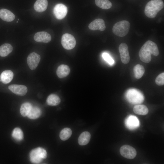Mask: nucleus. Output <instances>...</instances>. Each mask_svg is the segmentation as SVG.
<instances>
[{
	"instance_id": "f257e3e1",
	"label": "nucleus",
	"mask_w": 164,
	"mask_h": 164,
	"mask_svg": "<svg viewBox=\"0 0 164 164\" xmlns=\"http://www.w3.org/2000/svg\"><path fill=\"white\" fill-rule=\"evenodd\" d=\"M159 53L157 45L152 41L148 40L141 47L139 52V56L142 61L149 63L151 60V54L157 56Z\"/></svg>"
},
{
	"instance_id": "f03ea898",
	"label": "nucleus",
	"mask_w": 164,
	"mask_h": 164,
	"mask_svg": "<svg viewBox=\"0 0 164 164\" xmlns=\"http://www.w3.org/2000/svg\"><path fill=\"white\" fill-rule=\"evenodd\" d=\"M162 0H151L146 4L144 13L146 16L150 18H154L157 13L164 7Z\"/></svg>"
},
{
	"instance_id": "7ed1b4c3",
	"label": "nucleus",
	"mask_w": 164,
	"mask_h": 164,
	"mask_svg": "<svg viewBox=\"0 0 164 164\" xmlns=\"http://www.w3.org/2000/svg\"><path fill=\"white\" fill-rule=\"evenodd\" d=\"M128 101L132 104L142 103L144 99L143 94L139 90L134 88L128 90L125 94Z\"/></svg>"
},
{
	"instance_id": "20e7f679",
	"label": "nucleus",
	"mask_w": 164,
	"mask_h": 164,
	"mask_svg": "<svg viewBox=\"0 0 164 164\" xmlns=\"http://www.w3.org/2000/svg\"><path fill=\"white\" fill-rule=\"evenodd\" d=\"M130 27V24L128 21L122 20L117 22L114 25L112 31L115 35L123 37L128 33Z\"/></svg>"
},
{
	"instance_id": "39448f33",
	"label": "nucleus",
	"mask_w": 164,
	"mask_h": 164,
	"mask_svg": "<svg viewBox=\"0 0 164 164\" xmlns=\"http://www.w3.org/2000/svg\"><path fill=\"white\" fill-rule=\"evenodd\" d=\"M29 157L30 161L32 163L38 164L46 157L47 152L43 148L38 147L31 151Z\"/></svg>"
},
{
	"instance_id": "423d86ee",
	"label": "nucleus",
	"mask_w": 164,
	"mask_h": 164,
	"mask_svg": "<svg viewBox=\"0 0 164 164\" xmlns=\"http://www.w3.org/2000/svg\"><path fill=\"white\" fill-rule=\"evenodd\" d=\"M61 43L64 49L70 50L75 47L76 42L73 35L69 33H65L62 36Z\"/></svg>"
},
{
	"instance_id": "0eeeda50",
	"label": "nucleus",
	"mask_w": 164,
	"mask_h": 164,
	"mask_svg": "<svg viewBox=\"0 0 164 164\" xmlns=\"http://www.w3.org/2000/svg\"><path fill=\"white\" fill-rule=\"evenodd\" d=\"M120 152L122 156L129 159H134L137 154L135 149L128 145L122 146L120 149Z\"/></svg>"
},
{
	"instance_id": "6e6552de",
	"label": "nucleus",
	"mask_w": 164,
	"mask_h": 164,
	"mask_svg": "<svg viewBox=\"0 0 164 164\" xmlns=\"http://www.w3.org/2000/svg\"><path fill=\"white\" fill-rule=\"evenodd\" d=\"M53 12L57 19H62L66 16L67 12V9L65 5L60 3L54 6Z\"/></svg>"
},
{
	"instance_id": "1a4fd4ad",
	"label": "nucleus",
	"mask_w": 164,
	"mask_h": 164,
	"mask_svg": "<svg viewBox=\"0 0 164 164\" xmlns=\"http://www.w3.org/2000/svg\"><path fill=\"white\" fill-rule=\"evenodd\" d=\"M118 49L121 62L125 64H127L130 59L127 45L125 43H121L119 46Z\"/></svg>"
},
{
	"instance_id": "9d476101",
	"label": "nucleus",
	"mask_w": 164,
	"mask_h": 164,
	"mask_svg": "<svg viewBox=\"0 0 164 164\" xmlns=\"http://www.w3.org/2000/svg\"><path fill=\"white\" fill-rule=\"evenodd\" d=\"M40 55L35 52L30 53L27 58V63L31 70L36 69L40 61Z\"/></svg>"
},
{
	"instance_id": "9b49d317",
	"label": "nucleus",
	"mask_w": 164,
	"mask_h": 164,
	"mask_svg": "<svg viewBox=\"0 0 164 164\" xmlns=\"http://www.w3.org/2000/svg\"><path fill=\"white\" fill-rule=\"evenodd\" d=\"M125 124L126 127L130 130L136 129L140 124L138 119L136 116L133 115H130L126 119Z\"/></svg>"
},
{
	"instance_id": "f8f14e48",
	"label": "nucleus",
	"mask_w": 164,
	"mask_h": 164,
	"mask_svg": "<svg viewBox=\"0 0 164 164\" xmlns=\"http://www.w3.org/2000/svg\"><path fill=\"white\" fill-rule=\"evenodd\" d=\"M8 88L13 93L20 96L24 95L27 91L26 87L22 85L12 84L9 85Z\"/></svg>"
},
{
	"instance_id": "ddd939ff",
	"label": "nucleus",
	"mask_w": 164,
	"mask_h": 164,
	"mask_svg": "<svg viewBox=\"0 0 164 164\" xmlns=\"http://www.w3.org/2000/svg\"><path fill=\"white\" fill-rule=\"evenodd\" d=\"M88 27L92 30H99L103 31L106 28L104 21L101 19H97L93 21L89 24Z\"/></svg>"
},
{
	"instance_id": "4468645a",
	"label": "nucleus",
	"mask_w": 164,
	"mask_h": 164,
	"mask_svg": "<svg viewBox=\"0 0 164 164\" xmlns=\"http://www.w3.org/2000/svg\"><path fill=\"white\" fill-rule=\"evenodd\" d=\"M34 40L37 42L47 43L50 41V35L46 32H40L36 33L34 36Z\"/></svg>"
},
{
	"instance_id": "2eb2a0df",
	"label": "nucleus",
	"mask_w": 164,
	"mask_h": 164,
	"mask_svg": "<svg viewBox=\"0 0 164 164\" xmlns=\"http://www.w3.org/2000/svg\"><path fill=\"white\" fill-rule=\"evenodd\" d=\"M15 17L14 14L9 10L4 9L0 10V18L3 20L12 22L15 19Z\"/></svg>"
},
{
	"instance_id": "dca6fc26",
	"label": "nucleus",
	"mask_w": 164,
	"mask_h": 164,
	"mask_svg": "<svg viewBox=\"0 0 164 164\" xmlns=\"http://www.w3.org/2000/svg\"><path fill=\"white\" fill-rule=\"evenodd\" d=\"M14 74L11 70H7L3 71L0 75V81L4 84L10 82L13 77Z\"/></svg>"
},
{
	"instance_id": "f3484780",
	"label": "nucleus",
	"mask_w": 164,
	"mask_h": 164,
	"mask_svg": "<svg viewBox=\"0 0 164 164\" xmlns=\"http://www.w3.org/2000/svg\"><path fill=\"white\" fill-rule=\"evenodd\" d=\"M70 71V69L67 65L62 64L58 67L56 74L59 78H63L67 76L69 74Z\"/></svg>"
},
{
	"instance_id": "a211bd4d",
	"label": "nucleus",
	"mask_w": 164,
	"mask_h": 164,
	"mask_svg": "<svg viewBox=\"0 0 164 164\" xmlns=\"http://www.w3.org/2000/svg\"><path fill=\"white\" fill-rule=\"evenodd\" d=\"M47 6V0H37L34 4V8L36 11L42 12L46 10Z\"/></svg>"
},
{
	"instance_id": "6ab92c4d",
	"label": "nucleus",
	"mask_w": 164,
	"mask_h": 164,
	"mask_svg": "<svg viewBox=\"0 0 164 164\" xmlns=\"http://www.w3.org/2000/svg\"><path fill=\"white\" fill-rule=\"evenodd\" d=\"M90 138V133L88 132H84L80 135L78 138V143L81 145H85L88 143Z\"/></svg>"
},
{
	"instance_id": "aec40b11",
	"label": "nucleus",
	"mask_w": 164,
	"mask_h": 164,
	"mask_svg": "<svg viewBox=\"0 0 164 164\" xmlns=\"http://www.w3.org/2000/svg\"><path fill=\"white\" fill-rule=\"evenodd\" d=\"M13 50V47L9 43H5L0 46V56L5 57L10 53Z\"/></svg>"
},
{
	"instance_id": "412c9836",
	"label": "nucleus",
	"mask_w": 164,
	"mask_h": 164,
	"mask_svg": "<svg viewBox=\"0 0 164 164\" xmlns=\"http://www.w3.org/2000/svg\"><path fill=\"white\" fill-rule=\"evenodd\" d=\"M60 102V99L56 95L52 94L49 95L46 99L47 104L50 106H55L58 105Z\"/></svg>"
},
{
	"instance_id": "4be33fe9",
	"label": "nucleus",
	"mask_w": 164,
	"mask_h": 164,
	"mask_svg": "<svg viewBox=\"0 0 164 164\" xmlns=\"http://www.w3.org/2000/svg\"><path fill=\"white\" fill-rule=\"evenodd\" d=\"M133 111L135 114L142 115L147 114L149 112L147 107L144 105L137 104L133 108Z\"/></svg>"
},
{
	"instance_id": "5701e85b",
	"label": "nucleus",
	"mask_w": 164,
	"mask_h": 164,
	"mask_svg": "<svg viewBox=\"0 0 164 164\" xmlns=\"http://www.w3.org/2000/svg\"><path fill=\"white\" fill-rule=\"evenodd\" d=\"M41 114V111L39 108L37 107H32L27 116L30 119H36L38 118Z\"/></svg>"
},
{
	"instance_id": "b1692460",
	"label": "nucleus",
	"mask_w": 164,
	"mask_h": 164,
	"mask_svg": "<svg viewBox=\"0 0 164 164\" xmlns=\"http://www.w3.org/2000/svg\"><path fill=\"white\" fill-rule=\"evenodd\" d=\"M133 71L135 78L139 79L143 76L145 72V69L142 65L137 64L133 68Z\"/></svg>"
},
{
	"instance_id": "393cba45",
	"label": "nucleus",
	"mask_w": 164,
	"mask_h": 164,
	"mask_svg": "<svg viewBox=\"0 0 164 164\" xmlns=\"http://www.w3.org/2000/svg\"><path fill=\"white\" fill-rule=\"evenodd\" d=\"M95 3L97 6L104 9H109L112 6L111 3L108 0H95Z\"/></svg>"
},
{
	"instance_id": "a878e982",
	"label": "nucleus",
	"mask_w": 164,
	"mask_h": 164,
	"mask_svg": "<svg viewBox=\"0 0 164 164\" xmlns=\"http://www.w3.org/2000/svg\"><path fill=\"white\" fill-rule=\"evenodd\" d=\"M72 133V131L70 128H64L60 133V138L63 141L66 140L70 137Z\"/></svg>"
},
{
	"instance_id": "bb28decb",
	"label": "nucleus",
	"mask_w": 164,
	"mask_h": 164,
	"mask_svg": "<svg viewBox=\"0 0 164 164\" xmlns=\"http://www.w3.org/2000/svg\"><path fill=\"white\" fill-rule=\"evenodd\" d=\"M32 107L31 104L29 103L25 102L22 104L20 109L21 115L24 117L27 116Z\"/></svg>"
},
{
	"instance_id": "cd10ccee",
	"label": "nucleus",
	"mask_w": 164,
	"mask_h": 164,
	"mask_svg": "<svg viewBox=\"0 0 164 164\" xmlns=\"http://www.w3.org/2000/svg\"><path fill=\"white\" fill-rule=\"evenodd\" d=\"M12 136L13 138L17 141L21 140L23 138V133L19 128H16L13 130Z\"/></svg>"
},
{
	"instance_id": "c85d7f7f",
	"label": "nucleus",
	"mask_w": 164,
	"mask_h": 164,
	"mask_svg": "<svg viewBox=\"0 0 164 164\" xmlns=\"http://www.w3.org/2000/svg\"><path fill=\"white\" fill-rule=\"evenodd\" d=\"M156 84L159 86H162L164 84V73L162 72L159 75L155 80Z\"/></svg>"
},
{
	"instance_id": "c756f323",
	"label": "nucleus",
	"mask_w": 164,
	"mask_h": 164,
	"mask_svg": "<svg viewBox=\"0 0 164 164\" xmlns=\"http://www.w3.org/2000/svg\"><path fill=\"white\" fill-rule=\"evenodd\" d=\"M104 59L109 64L112 65L114 63V61L110 55L106 53H104L102 54Z\"/></svg>"
},
{
	"instance_id": "7c9ffc66",
	"label": "nucleus",
	"mask_w": 164,
	"mask_h": 164,
	"mask_svg": "<svg viewBox=\"0 0 164 164\" xmlns=\"http://www.w3.org/2000/svg\"><path fill=\"white\" fill-rule=\"evenodd\" d=\"M19 20V19H18V20Z\"/></svg>"
}]
</instances>
